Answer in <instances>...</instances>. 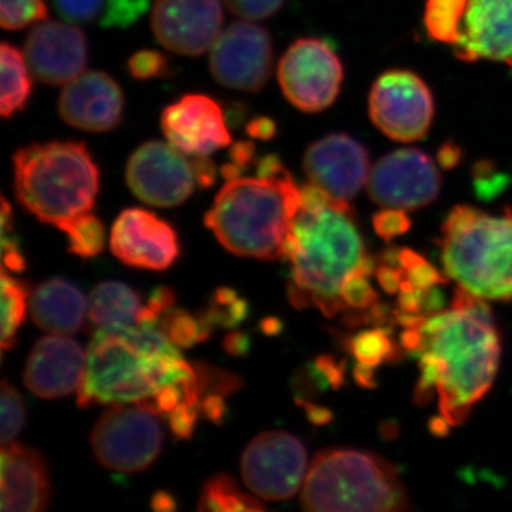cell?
Masks as SVG:
<instances>
[{
  "mask_svg": "<svg viewBox=\"0 0 512 512\" xmlns=\"http://www.w3.org/2000/svg\"><path fill=\"white\" fill-rule=\"evenodd\" d=\"M286 0H222L232 15L245 20H264L281 10Z\"/></svg>",
  "mask_w": 512,
  "mask_h": 512,
  "instance_id": "f35d334b",
  "label": "cell"
},
{
  "mask_svg": "<svg viewBox=\"0 0 512 512\" xmlns=\"http://www.w3.org/2000/svg\"><path fill=\"white\" fill-rule=\"evenodd\" d=\"M454 53L468 63L493 60L512 67V0H470Z\"/></svg>",
  "mask_w": 512,
  "mask_h": 512,
  "instance_id": "7402d4cb",
  "label": "cell"
},
{
  "mask_svg": "<svg viewBox=\"0 0 512 512\" xmlns=\"http://www.w3.org/2000/svg\"><path fill=\"white\" fill-rule=\"evenodd\" d=\"M198 380L197 366L181 356L157 325L99 330L87 349L77 404L83 409L94 404H137L150 410L167 390Z\"/></svg>",
  "mask_w": 512,
  "mask_h": 512,
  "instance_id": "3957f363",
  "label": "cell"
},
{
  "mask_svg": "<svg viewBox=\"0 0 512 512\" xmlns=\"http://www.w3.org/2000/svg\"><path fill=\"white\" fill-rule=\"evenodd\" d=\"M220 0H156L151 29L170 52L188 57L204 55L222 32Z\"/></svg>",
  "mask_w": 512,
  "mask_h": 512,
  "instance_id": "9a60e30c",
  "label": "cell"
},
{
  "mask_svg": "<svg viewBox=\"0 0 512 512\" xmlns=\"http://www.w3.org/2000/svg\"><path fill=\"white\" fill-rule=\"evenodd\" d=\"M167 57L157 50H140L128 59L127 70L136 80H151L168 72Z\"/></svg>",
  "mask_w": 512,
  "mask_h": 512,
  "instance_id": "74e56055",
  "label": "cell"
},
{
  "mask_svg": "<svg viewBox=\"0 0 512 512\" xmlns=\"http://www.w3.org/2000/svg\"><path fill=\"white\" fill-rule=\"evenodd\" d=\"M49 18L45 0H0V25L20 30Z\"/></svg>",
  "mask_w": 512,
  "mask_h": 512,
  "instance_id": "836d02e7",
  "label": "cell"
},
{
  "mask_svg": "<svg viewBox=\"0 0 512 512\" xmlns=\"http://www.w3.org/2000/svg\"><path fill=\"white\" fill-rule=\"evenodd\" d=\"M274 46L268 30L252 20H237L220 33L210 49V72L228 89L256 93L269 82Z\"/></svg>",
  "mask_w": 512,
  "mask_h": 512,
  "instance_id": "4fadbf2b",
  "label": "cell"
},
{
  "mask_svg": "<svg viewBox=\"0 0 512 512\" xmlns=\"http://www.w3.org/2000/svg\"><path fill=\"white\" fill-rule=\"evenodd\" d=\"M200 511H261L265 505L238 487L228 474H217L204 484L201 491Z\"/></svg>",
  "mask_w": 512,
  "mask_h": 512,
  "instance_id": "4316f807",
  "label": "cell"
},
{
  "mask_svg": "<svg viewBox=\"0 0 512 512\" xmlns=\"http://www.w3.org/2000/svg\"><path fill=\"white\" fill-rule=\"evenodd\" d=\"M0 402H2V429H0V440L2 444L12 443L19 436L25 426V406L18 390L3 380L0 389Z\"/></svg>",
  "mask_w": 512,
  "mask_h": 512,
  "instance_id": "e575fe53",
  "label": "cell"
},
{
  "mask_svg": "<svg viewBox=\"0 0 512 512\" xmlns=\"http://www.w3.org/2000/svg\"><path fill=\"white\" fill-rule=\"evenodd\" d=\"M158 328L180 348H192L210 338L212 326L204 313L194 316L184 309H170L158 322Z\"/></svg>",
  "mask_w": 512,
  "mask_h": 512,
  "instance_id": "f546056e",
  "label": "cell"
},
{
  "mask_svg": "<svg viewBox=\"0 0 512 512\" xmlns=\"http://www.w3.org/2000/svg\"><path fill=\"white\" fill-rule=\"evenodd\" d=\"M2 349L9 350L16 345L20 326L25 322L28 309L29 286L13 278L6 269L2 271Z\"/></svg>",
  "mask_w": 512,
  "mask_h": 512,
  "instance_id": "f1b7e54d",
  "label": "cell"
},
{
  "mask_svg": "<svg viewBox=\"0 0 512 512\" xmlns=\"http://www.w3.org/2000/svg\"><path fill=\"white\" fill-rule=\"evenodd\" d=\"M190 157L173 144L147 141L128 158V188L138 200L154 207L184 204L198 187H211L217 178V167L210 158Z\"/></svg>",
  "mask_w": 512,
  "mask_h": 512,
  "instance_id": "ba28073f",
  "label": "cell"
},
{
  "mask_svg": "<svg viewBox=\"0 0 512 512\" xmlns=\"http://www.w3.org/2000/svg\"><path fill=\"white\" fill-rule=\"evenodd\" d=\"M248 302L234 289L220 288L212 295L210 306L204 316L212 328H235L247 319Z\"/></svg>",
  "mask_w": 512,
  "mask_h": 512,
  "instance_id": "d6a6232c",
  "label": "cell"
},
{
  "mask_svg": "<svg viewBox=\"0 0 512 512\" xmlns=\"http://www.w3.org/2000/svg\"><path fill=\"white\" fill-rule=\"evenodd\" d=\"M293 220L286 259L291 264L289 298L296 308H316L332 318L345 309L342 292L350 279L376 272L367 255L355 212L309 183Z\"/></svg>",
  "mask_w": 512,
  "mask_h": 512,
  "instance_id": "7a4b0ae2",
  "label": "cell"
},
{
  "mask_svg": "<svg viewBox=\"0 0 512 512\" xmlns=\"http://www.w3.org/2000/svg\"><path fill=\"white\" fill-rule=\"evenodd\" d=\"M303 510L396 512L410 508L396 467L369 451L333 448L313 458L301 490Z\"/></svg>",
  "mask_w": 512,
  "mask_h": 512,
  "instance_id": "52a82bcc",
  "label": "cell"
},
{
  "mask_svg": "<svg viewBox=\"0 0 512 512\" xmlns=\"http://www.w3.org/2000/svg\"><path fill=\"white\" fill-rule=\"evenodd\" d=\"M302 165L309 183L346 202L357 197L372 170L366 148L343 133L329 134L312 143Z\"/></svg>",
  "mask_w": 512,
  "mask_h": 512,
  "instance_id": "e0dca14e",
  "label": "cell"
},
{
  "mask_svg": "<svg viewBox=\"0 0 512 512\" xmlns=\"http://www.w3.org/2000/svg\"><path fill=\"white\" fill-rule=\"evenodd\" d=\"M470 0H427L424 28L434 42L456 46Z\"/></svg>",
  "mask_w": 512,
  "mask_h": 512,
  "instance_id": "83f0119b",
  "label": "cell"
},
{
  "mask_svg": "<svg viewBox=\"0 0 512 512\" xmlns=\"http://www.w3.org/2000/svg\"><path fill=\"white\" fill-rule=\"evenodd\" d=\"M249 342L241 333H232L227 339H225V349L231 355H241L248 350Z\"/></svg>",
  "mask_w": 512,
  "mask_h": 512,
  "instance_id": "f6af8a7d",
  "label": "cell"
},
{
  "mask_svg": "<svg viewBox=\"0 0 512 512\" xmlns=\"http://www.w3.org/2000/svg\"><path fill=\"white\" fill-rule=\"evenodd\" d=\"M373 227H375L376 234L384 241H392L393 238L406 234L412 227V221L407 217L406 211L397 210V208H384L373 218Z\"/></svg>",
  "mask_w": 512,
  "mask_h": 512,
  "instance_id": "60d3db41",
  "label": "cell"
},
{
  "mask_svg": "<svg viewBox=\"0 0 512 512\" xmlns=\"http://www.w3.org/2000/svg\"><path fill=\"white\" fill-rule=\"evenodd\" d=\"M402 345L419 359L416 399H436L440 426H458L490 392L501 357L493 312L458 288L448 308L404 326Z\"/></svg>",
  "mask_w": 512,
  "mask_h": 512,
  "instance_id": "6da1fadb",
  "label": "cell"
},
{
  "mask_svg": "<svg viewBox=\"0 0 512 512\" xmlns=\"http://www.w3.org/2000/svg\"><path fill=\"white\" fill-rule=\"evenodd\" d=\"M345 70L335 50L315 37L295 40L278 64L286 100L302 113H320L338 99Z\"/></svg>",
  "mask_w": 512,
  "mask_h": 512,
  "instance_id": "30bf717a",
  "label": "cell"
},
{
  "mask_svg": "<svg viewBox=\"0 0 512 512\" xmlns=\"http://www.w3.org/2000/svg\"><path fill=\"white\" fill-rule=\"evenodd\" d=\"M148 0H107L101 16L103 28H127L147 12Z\"/></svg>",
  "mask_w": 512,
  "mask_h": 512,
  "instance_id": "8d00e7d4",
  "label": "cell"
},
{
  "mask_svg": "<svg viewBox=\"0 0 512 512\" xmlns=\"http://www.w3.org/2000/svg\"><path fill=\"white\" fill-rule=\"evenodd\" d=\"M366 185L375 204L407 212L437 200L441 177L436 163L424 151L400 148L373 165Z\"/></svg>",
  "mask_w": 512,
  "mask_h": 512,
  "instance_id": "5bb4252c",
  "label": "cell"
},
{
  "mask_svg": "<svg viewBox=\"0 0 512 512\" xmlns=\"http://www.w3.org/2000/svg\"><path fill=\"white\" fill-rule=\"evenodd\" d=\"M0 66H2V87H0V114L3 119L25 110L33 90L32 72L26 56L18 47L2 43L0 47Z\"/></svg>",
  "mask_w": 512,
  "mask_h": 512,
  "instance_id": "484cf974",
  "label": "cell"
},
{
  "mask_svg": "<svg viewBox=\"0 0 512 512\" xmlns=\"http://www.w3.org/2000/svg\"><path fill=\"white\" fill-rule=\"evenodd\" d=\"M369 116L390 140L414 143L426 137L433 123V94L416 73L389 70L373 83Z\"/></svg>",
  "mask_w": 512,
  "mask_h": 512,
  "instance_id": "8fae6325",
  "label": "cell"
},
{
  "mask_svg": "<svg viewBox=\"0 0 512 512\" xmlns=\"http://www.w3.org/2000/svg\"><path fill=\"white\" fill-rule=\"evenodd\" d=\"M141 296L121 282H101L89 301L90 320L100 330H120L140 325L144 309Z\"/></svg>",
  "mask_w": 512,
  "mask_h": 512,
  "instance_id": "d4e9b609",
  "label": "cell"
},
{
  "mask_svg": "<svg viewBox=\"0 0 512 512\" xmlns=\"http://www.w3.org/2000/svg\"><path fill=\"white\" fill-rule=\"evenodd\" d=\"M241 473L256 497L265 501L291 500L305 483L308 453L293 434L265 431L245 448Z\"/></svg>",
  "mask_w": 512,
  "mask_h": 512,
  "instance_id": "7c38bea8",
  "label": "cell"
},
{
  "mask_svg": "<svg viewBox=\"0 0 512 512\" xmlns=\"http://www.w3.org/2000/svg\"><path fill=\"white\" fill-rule=\"evenodd\" d=\"M352 352L360 367L356 375L366 384L373 367L382 365L394 355V346L386 330H366L352 340Z\"/></svg>",
  "mask_w": 512,
  "mask_h": 512,
  "instance_id": "1f68e13d",
  "label": "cell"
},
{
  "mask_svg": "<svg viewBox=\"0 0 512 512\" xmlns=\"http://www.w3.org/2000/svg\"><path fill=\"white\" fill-rule=\"evenodd\" d=\"M110 249L131 268L165 271L181 254L175 229L156 214L141 208L121 212L110 232Z\"/></svg>",
  "mask_w": 512,
  "mask_h": 512,
  "instance_id": "2e32d148",
  "label": "cell"
},
{
  "mask_svg": "<svg viewBox=\"0 0 512 512\" xmlns=\"http://www.w3.org/2000/svg\"><path fill=\"white\" fill-rule=\"evenodd\" d=\"M247 133L252 138H259V140H271L275 137L276 126L274 121L266 119V117H258L248 124Z\"/></svg>",
  "mask_w": 512,
  "mask_h": 512,
  "instance_id": "7bdbcfd3",
  "label": "cell"
},
{
  "mask_svg": "<svg viewBox=\"0 0 512 512\" xmlns=\"http://www.w3.org/2000/svg\"><path fill=\"white\" fill-rule=\"evenodd\" d=\"M86 296L62 278L42 282L29 299L30 315L39 328L57 335H73L82 329L87 316Z\"/></svg>",
  "mask_w": 512,
  "mask_h": 512,
  "instance_id": "cb8c5ba5",
  "label": "cell"
},
{
  "mask_svg": "<svg viewBox=\"0 0 512 512\" xmlns=\"http://www.w3.org/2000/svg\"><path fill=\"white\" fill-rule=\"evenodd\" d=\"M25 56L36 80L52 86L67 84L86 69V37L69 23L43 20L30 30Z\"/></svg>",
  "mask_w": 512,
  "mask_h": 512,
  "instance_id": "ffe728a7",
  "label": "cell"
},
{
  "mask_svg": "<svg viewBox=\"0 0 512 512\" xmlns=\"http://www.w3.org/2000/svg\"><path fill=\"white\" fill-rule=\"evenodd\" d=\"M87 353L69 335L45 336L33 346L23 380L40 399H62L79 392L86 373Z\"/></svg>",
  "mask_w": 512,
  "mask_h": 512,
  "instance_id": "44dd1931",
  "label": "cell"
},
{
  "mask_svg": "<svg viewBox=\"0 0 512 512\" xmlns=\"http://www.w3.org/2000/svg\"><path fill=\"white\" fill-rule=\"evenodd\" d=\"M161 130L168 143L191 157H208L232 144L224 110L205 94H185L165 107Z\"/></svg>",
  "mask_w": 512,
  "mask_h": 512,
  "instance_id": "ac0fdd59",
  "label": "cell"
},
{
  "mask_svg": "<svg viewBox=\"0 0 512 512\" xmlns=\"http://www.w3.org/2000/svg\"><path fill=\"white\" fill-rule=\"evenodd\" d=\"M301 188L275 154L255 161V175L228 178L205 214V225L222 247L244 258L282 261Z\"/></svg>",
  "mask_w": 512,
  "mask_h": 512,
  "instance_id": "277c9868",
  "label": "cell"
},
{
  "mask_svg": "<svg viewBox=\"0 0 512 512\" xmlns=\"http://www.w3.org/2000/svg\"><path fill=\"white\" fill-rule=\"evenodd\" d=\"M60 231L66 234L69 251L80 258H94L106 245V229L93 212L67 222Z\"/></svg>",
  "mask_w": 512,
  "mask_h": 512,
  "instance_id": "4dcf8cb0",
  "label": "cell"
},
{
  "mask_svg": "<svg viewBox=\"0 0 512 512\" xmlns=\"http://www.w3.org/2000/svg\"><path fill=\"white\" fill-rule=\"evenodd\" d=\"M55 8L70 23H89L100 15L106 0H53Z\"/></svg>",
  "mask_w": 512,
  "mask_h": 512,
  "instance_id": "ab89813d",
  "label": "cell"
},
{
  "mask_svg": "<svg viewBox=\"0 0 512 512\" xmlns=\"http://www.w3.org/2000/svg\"><path fill=\"white\" fill-rule=\"evenodd\" d=\"M441 262L458 288L483 301H512V211L503 217L468 205L448 212Z\"/></svg>",
  "mask_w": 512,
  "mask_h": 512,
  "instance_id": "8992f818",
  "label": "cell"
},
{
  "mask_svg": "<svg viewBox=\"0 0 512 512\" xmlns=\"http://www.w3.org/2000/svg\"><path fill=\"white\" fill-rule=\"evenodd\" d=\"M50 501L52 483L45 457L23 444H3L0 510L40 512L49 507Z\"/></svg>",
  "mask_w": 512,
  "mask_h": 512,
  "instance_id": "603a6c76",
  "label": "cell"
},
{
  "mask_svg": "<svg viewBox=\"0 0 512 512\" xmlns=\"http://www.w3.org/2000/svg\"><path fill=\"white\" fill-rule=\"evenodd\" d=\"M57 110L64 123L77 130L107 133L123 120L124 96L113 77L99 70H84L64 84Z\"/></svg>",
  "mask_w": 512,
  "mask_h": 512,
  "instance_id": "d6986e66",
  "label": "cell"
},
{
  "mask_svg": "<svg viewBox=\"0 0 512 512\" xmlns=\"http://www.w3.org/2000/svg\"><path fill=\"white\" fill-rule=\"evenodd\" d=\"M157 417L137 404H114L101 414L90 436L100 466L120 473L150 467L163 448L164 434Z\"/></svg>",
  "mask_w": 512,
  "mask_h": 512,
  "instance_id": "9c48e42d",
  "label": "cell"
},
{
  "mask_svg": "<svg viewBox=\"0 0 512 512\" xmlns=\"http://www.w3.org/2000/svg\"><path fill=\"white\" fill-rule=\"evenodd\" d=\"M175 295L167 286H158L151 293L143 313H141L140 325H157L164 313L174 308Z\"/></svg>",
  "mask_w": 512,
  "mask_h": 512,
  "instance_id": "b9f144b4",
  "label": "cell"
},
{
  "mask_svg": "<svg viewBox=\"0 0 512 512\" xmlns=\"http://www.w3.org/2000/svg\"><path fill=\"white\" fill-rule=\"evenodd\" d=\"M12 207L6 198L2 200V261L3 269L6 271L20 272L25 271L26 261L20 249L19 239L15 235L13 228Z\"/></svg>",
  "mask_w": 512,
  "mask_h": 512,
  "instance_id": "d590c367",
  "label": "cell"
},
{
  "mask_svg": "<svg viewBox=\"0 0 512 512\" xmlns=\"http://www.w3.org/2000/svg\"><path fill=\"white\" fill-rule=\"evenodd\" d=\"M461 158L460 148L454 146V144H446L443 148H441L439 153V161L441 167L444 168H453L456 167L458 161Z\"/></svg>",
  "mask_w": 512,
  "mask_h": 512,
  "instance_id": "ee69618b",
  "label": "cell"
},
{
  "mask_svg": "<svg viewBox=\"0 0 512 512\" xmlns=\"http://www.w3.org/2000/svg\"><path fill=\"white\" fill-rule=\"evenodd\" d=\"M19 204L45 224L62 228L93 211L99 194V167L86 144L49 141L13 154Z\"/></svg>",
  "mask_w": 512,
  "mask_h": 512,
  "instance_id": "5b68a950",
  "label": "cell"
}]
</instances>
